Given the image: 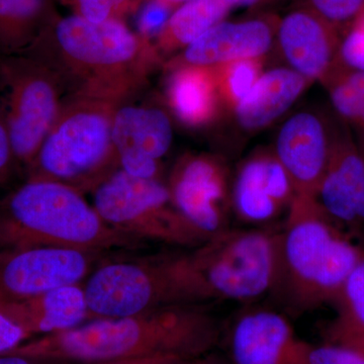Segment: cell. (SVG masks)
Here are the masks:
<instances>
[{"mask_svg": "<svg viewBox=\"0 0 364 364\" xmlns=\"http://www.w3.org/2000/svg\"><path fill=\"white\" fill-rule=\"evenodd\" d=\"M23 55L59 79L66 95L124 102L164 64L152 41L124 21L95 23L77 14L58 16Z\"/></svg>", "mask_w": 364, "mask_h": 364, "instance_id": "6da1fadb", "label": "cell"}, {"mask_svg": "<svg viewBox=\"0 0 364 364\" xmlns=\"http://www.w3.org/2000/svg\"><path fill=\"white\" fill-rule=\"evenodd\" d=\"M220 336L219 323L207 311L198 305L171 306L126 317L92 318L28 340L9 352L74 363L157 354L193 360L210 353Z\"/></svg>", "mask_w": 364, "mask_h": 364, "instance_id": "7a4b0ae2", "label": "cell"}, {"mask_svg": "<svg viewBox=\"0 0 364 364\" xmlns=\"http://www.w3.org/2000/svg\"><path fill=\"white\" fill-rule=\"evenodd\" d=\"M363 250L330 219L315 196L296 193L279 233L272 293L293 314L334 304Z\"/></svg>", "mask_w": 364, "mask_h": 364, "instance_id": "3957f363", "label": "cell"}, {"mask_svg": "<svg viewBox=\"0 0 364 364\" xmlns=\"http://www.w3.org/2000/svg\"><path fill=\"white\" fill-rule=\"evenodd\" d=\"M142 240L102 221L78 191L28 179L0 200V250L64 248L102 253L138 248Z\"/></svg>", "mask_w": 364, "mask_h": 364, "instance_id": "277c9868", "label": "cell"}, {"mask_svg": "<svg viewBox=\"0 0 364 364\" xmlns=\"http://www.w3.org/2000/svg\"><path fill=\"white\" fill-rule=\"evenodd\" d=\"M123 102L66 95L51 130L28 169V179L57 182L92 193L116 170L112 119Z\"/></svg>", "mask_w": 364, "mask_h": 364, "instance_id": "5b68a950", "label": "cell"}, {"mask_svg": "<svg viewBox=\"0 0 364 364\" xmlns=\"http://www.w3.org/2000/svg\"><path fill=\"white\" fill-rule=\"evenodd\" d=\"M83 289L90 320L208 301L186 253L105 263L91 272Z\"/></svg>", "mask_w": 364, "mask_h": 364, "instance_id": "8992f818", "label": "cell"}, {"mask_svg": "<svg viewBox=\"0 0 364 364\" xmlns=\"http://www.w3.org/2000/svg\"><path fill=\"white\" fill-rule=\"evenodd\" d=\"M279 233L229 228L186 253L208 301H251L272 293L277 279Z\"/></svg>", "mask_w": 364, "mask_h": 364, "instance_id": "52a82bcc", "label": "cell"}, {"mask_svg": "<svg viewBox=\"0 0 364 364\" xmlns=\"http://www.w3.org/2000/svg\"><path fill=\"white\" fill-rule=\"evenodd\" d=\"M92 196L102 221L140 240L196 248L210 238L177 210L161 179L140 178L119 168Z\"/></svg>", "mask_w": 364, "mask_h": 364, "instance_id": "ba28073f", "label": "cell"}, {"mask_svg": "<svg viewBox=\"0 0 364 364\" xmlns=\"http://www.w3.org/2000/svg\"><path fill=\"white\" fill-rule=\"evenodd\" d=\"M2 63L7 88L6 124L14 159L30 166L51 130L66 97L49 68L26 55Z\"/></svg>", "mask_w": 364, "mask_h": 364, "instance_id": "9c48e42d", "label": "cell"}, {"mask_svg": "<svg viewBox=\"0 0 364 364\" xmlns=\"http://www.w3.org/2000/svg\"><path fill=\"white\" fill-rule=\"evenodd\" d=\"M102 254L64 248L0 250V306L80 284Z\"/></svg>", "mask_w": 364, "mask_h": 364, "instance_id": "30bf717a", "label": "cell"}, {"mask_svg": "<svg viewBox=\"0 0 364 364\" xmlns=\"http://www.w3.org/2000/svg\"><path fill=\"white\" fill-rule=\"evenodd\" d=\"M166 186L174 207L203 233L212 237L229 229L232 186L221 156L184 155L172 168Z\"/></svg>", "mask_w": 364, "mask_h": 364, "instance_id": "8fae6325", "label": "cell"}, {"mask_svg": "<svg viewBox=\"0 0 364 364\" xmlns=\"http://www.w3.org/2000/svg\"><path fill=\"white\" fill-rule=\"evenodd\" d=\"M130 100L117 107L112 119V142L119 168L140 178L161 179L160 159L168 152L173 139L171 121L162 109L130 104Z\"/></svg>", "mask_w": 364, "mask_h": 364, "instance_id": "7c38bea8", "label": "cell"}, {"mask_svg": "<svg viewBox=\"0 0 364 364\" xmlns=\"http://www.w3.org/2000/svg\"><path fill=\"white\" fill-rule=\"evenodd\" d=\"M338 129L323 114L308 111L294 114L282 124L273 152L299 195L317 196Z\"/></svg>", "mask_w": 364, "mask_h": 364, "instance_id": "4fadbf2b", "label": "cell"}, {"mask_svg": "<svg viewBox=\"0 0 364 364\" xmlns=\"http://www.w3.org/2000/svg\"><path fill=\"white\" fill-rule=\"evenodd\" d=\"M293 181L273 151L244 160L231 188L232 210L241 221L264 224L289 210L296 196Z\"/></svg>", "mask_w": 364, "mask_h": 364, "instance_id": "5bb4252c", "label": "cell"}, {"mask_svg": "<svg viewBox=\"0 0 364 364\" xmlns=\"http://www.w3.org/2000/svg\"><path fill=\"white\" fill-rule=\"evenodd\" d=\"M308 346L289 318L272 310L242 313L229 333L231 364H306Z\"/></svg>", "mask_w": 364, "mask_h": 364, "instance_id": "9a60e30c", "label": "cell"}, {"mask_svg": "<svg viewBox=\"0 0 364 364\" xmlns=\"http://www.w3.org/2000/svg\"><path fill=\"white\" fill-rule=\"evenodd\" d=\"M316 198L342 231H363L364 154L347 130L337 132Z\"/></svg>", "mask_w": 364, "mask_h": 364, "instance_id": "2e32d148", "label": "cell"}, {"mask_svg": "<svg viewBox=\"0 0 364 364\" xmlns=\"http://www.w3.org/2000/svg\"><path fill=\"white\" fill-rule=\"evenodd\" d=\"M279 21L274 16L222 21L164 63L165 66L214 67L234 60L262 58L274 43Z\"/></svg>", "mask_w": 364, "mask_h": 364, "instance_id": "e0dca14e", "label": "cell"}, {"mask_svg": "<svg viewBox=\"0 0 364 364\" xmlns=\"http://www.w3.org/2000/svg\"><path fill=\"white\" fill-rule=\"evenodd\" d=\"M275 40L291 68L312 82L322 85L338 63L341 35L309 7L280 20Z\"/></svg>", "mask_w": 364, "mask_h": 364, "instance_id": "ac0fdd59", "label": "cell"}, {"mask_svg": "<svg viewBox=\"0 0 364 364\" xmlns=\"http://www.w3.org/2000/svg\"><path fill=\"white\" fill-rule=\"evenodd\" d=\"M0 314L30 337L65 331L90 320L85 289L81 284L58 287L1 306Z\"/></svg>", "mask_w": 364, "mask_h": 364, "instance_id": "d6986e66", "label": "cell"}, {"mask_svg": "<svg viewBox=\"0 0 364 364\" xmlns=\"http://www.w3.org/2000/svg\"><path fill=\"white\" fill-rule=\"evenodd\" d=\"M312 83L286 67L263 72L250 92L235 109L239 124L247 131L265 128L286 112Z\"/></svg>", "mask_w": 364, "mask_h": 364, "instance_id": "ffe728a7", "label": "cell"}, {"mask_svg": "<svg viewBox=\"0 0 364 364\" xmlns=\"http://www.w3.org/2000/svg\"><path fill=\"white\" fill-rule=\"evenodd\" d=\"M167 70V100L182 124L203 128L219 117L223 105L210 67L174 66Z\"/></svg>", "mask_w": 364, "mask_h": 364, "instance_id": "44dd1931", "label": "cell"}, {"mask_svg": "<svg viewBox=\"0 0 364 364\" xmlns=\"http://www.w3.org/2000/svg\"><path fill=\"white\" fill-rule=\"evenodd\" d=\"M58 16L54 0H0V51L23 54Z\"/></svg>", "mask_w": 364, "mask_h": 364, "instance_id": "7402d4cb", "label": "cell"}, {"mask_svg": "<svg viewBox=\"0 0 364 364\" xmlns=\"http://www.w3.org/2000/svg\"><path fill=\"white\" fill-rule=\"evenodd\" d=\"M232 7L225 0H189L174 9L154 45L161 57L183 51L224 21Z\"/></svg>", "mask_w": 364, "mask_h": 364, "instance_id": "603a6c76", "label": "cell"}, {"mask_svg": "<svg viewBox=\"0 0 364 364\" xmlns=\"http://www.w3.org/2000/svg\"><path fill=\"white\" fill-rule=\"evenodd\" d=\"M335 112L355 134V141L364 154V71L337 63L322 83Z\"/></svg>", "mask_w": 364, "mask_h": 364, "instance_id": "cb8c5ba5", "label": "cell"}, {"mask_svg": "<svg viewBox=\"0 0 364 364\" xmlns=\"http://www.w3.org/2000/svg\"><path fill=\"white\" fill-rule=\"evenodd\" d=\"M264 58L234 60L210 67L223 107L235 111L262 75Z\"/></svg>", "mask_w": 364, "mask_h": 364, "instance_id": "d4e9b609", "label": "cell"}, {"mask_svg": "<svg viewBox=\"0 0 364 364\" xmlns=\"http://www.w3.org/2000/svg\"><path fill=\"white\" fill-rule=\"evenodd\" d=\"M337 315L326 335L364 333V250L335 299Z\"/></svg>", "mask_w": 364, "mask_h": 364, "instance_id": "484cf974", "label": "cell"}, {"mask_svg": "<svg viewBox=\"0 0 364 364\" xmlns=\"http://www.w3.org/2000/svg\"><path fill=\"white\" fill-rule=\"evenodd\" d=\"M143 0H65L64 4L73 9L74 14L85 20L102 23L121 20L127 14L136 11Z\"/></svg>", "mask_w": 364, "mask_h": 364, "instance_id": "4316f807", "label": "cell"}, {"mask_svg": "<svg viewBox=\"0 0 364 364\" xmlns=\"http://www.w3.org/2000/svg\"><path fill=\"white\" fill-rule=\"evenodd\" d=\"M308 7L343 35L364 11V0H308Z\"/></svg>", "mask_w": 364, "mask_h": 364, "instance_id": "83f0119b", "label": "cell"}, {"mask_svg": "<svg viewBox=\"0 0 364 364\" xmlns=\"http://www.w3.org/2000/svg\"><path fill=\"white\" fill-rule=\"evenodd\" d=\"M174 9L164 0H144L136 13V33L152 42L156 40Z\"/></svg>", "mask_w": 364, "mask_h": 364, "instance_id": "f1b7e54d", "label": "cell"}, {"mask_svg": "<svg viewBox=\"0 0 364 364\" xmlns=\"http://www.w3.org/2000/svg\"><path fill=\"white\" fill-rule=\"evenodd\" d=\"M338 61L348 68L364 71V11L341 36Z\"/></svg>", "mask_w": 364, "mask_h": 364, "instance_id": "f546056e", "label": "cell"}, {"mask_svg": "<svg viewBox=\"0 0 364 364\" xmlns=\"http://www.w3.org/2000/svg\"><path fill=\"white\" fill-rule=\"evenodd\" d=\"M306 364H364V354L346 345L333 342L309 344Z\"/></svg>", "mask_w": 364, "mask_h": 364, "instance_id": "4dcf8cb0", "label": "cell"}, {"mask_svg": "<svg viewBox=\"0 0 364 364\" xmlns=\"http://www.w3.org/2000/svg\"><path fill=\"white\" fill-rule=\"evenodd\" d=\"M30 338L18 326L0 314V355L14 350Z\"/></svg>", "mask_w": 364, "mask_h": 364, "instance_id": "1f68e13d", "label": "cell"}, {"mask_svg": "<svg viewBox=\"0 0 364 364\" xmlns=\"http://www.w3.org/2000/svg\"><path fill=\"white\" fill-rule=\"evenodd\" d=\"M191 361L188 360V359L179 358V356L157 354V355L138 356V358L81 364H189Z\"/></svg>", "mask_w": 364, "mask_h": 364, "instance_id": "d6a6232c", "label": "cell"}, {"mask_svg": "<svg viewBox=\"0 0 364 364\" xmlns=\"http://www.w3.org/2000/svg\"><path fill=\"white\" fill-rule=\"evenodd\" d=\"M14 159L11 141L4 119H0V183H2L9 172Z\"/></svg>", "mask_w": 364, "mask_h": 364, "instance_id": "836d02e7", "label": "cell"}, {"mask_svg": "<svg viewBox=\"0 0 364 364\" xmlns=\"http://www.w3.org/2000/svg\"><path fill=\"white\" fill-rule=\"evenodd\" d=\"M0 364H81L58 360V359L41 358V356L28 355V354L9 353L0 355Z\"/></svg>", "mask_w": 364, "mask_h": 364, "instance_id": "e575fe53", "label": "cell"}, {"mask_svg": "<svg viewBox=\"0 0 364 364\" xmlns=\"http://www.w3.org/2000/svg\"><path fill=\"white\" fill-rule=\"evenodd\" d=\"M326 341L346 345L364 354V333H336L326 335Z\"/></svg>", "mask_w": 364, "mask_h": 364, "instance_id": "d590c367", "label": "cell"}, {"mask_svg": "<svg viewBox=\"0 0 364 364\" xmlns=\"http://www.w3.org/2000/svg\"><path fill=\"white\" fill-rule=\"evenodd\" d=\"M232 9L239 6H255L258 4H265L270 0H225Z\"/></svg>", "mask_w": 364, "mask_h": 364, "instance_id": "8d00e7d4", "label": "cell"}, {"mask_svg": "<svg viewBox=\"0 0 364 364\" xmlns=\"http://www.w3.org/2000/svg\"><path fill=\"white\" fill-rule=\"evenodd\" d=\"M189 364H231V363L207 354V355L202 356V358L193 359Z\"/></svg>", "mask_w": 364, "mask_h": 364, "instance_id": "74e56055", "label": "cell"}, {"mask_svg": "<svg viewBox=\"0 0 364 364\" xmlns=\"http://www.w3.org/2000/svg\"><path fill=\"white\" fill-rule=\"evenodd\" d=\"M165 2L173 7V9H176L177 6H181V4H184V2H188L189 0H164Z\"/></svg>", "mask_w": 364, "mask_h": 364, "instance_id": "f35d334b", "label": "cell"}, {"mask_svg": "<svg viewBox=\"0 0 364 364\" xmlns=\"http://www.w3.org/2000/svg\"><path fill=\"white\" fill-rule=\"evenodd\" d=\"M61 1L64 4V2H65V0H61Z\"/></svg>", "mask_w": 364, "mask_h": 364, "instance_id": "ab89813d", "label": "cell"}]
</instances>
